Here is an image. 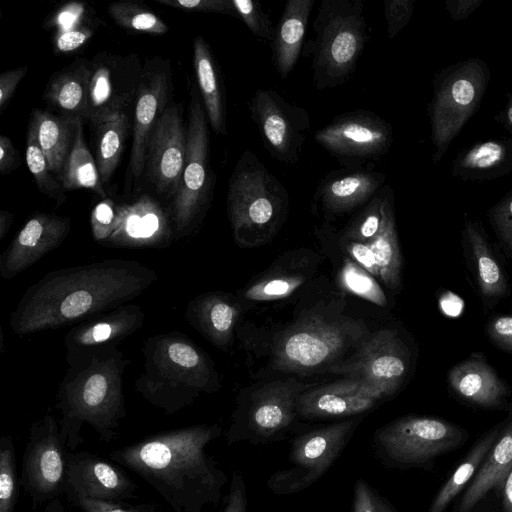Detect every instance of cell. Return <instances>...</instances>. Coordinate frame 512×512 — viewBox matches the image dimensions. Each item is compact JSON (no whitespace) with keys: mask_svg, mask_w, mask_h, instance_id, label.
<instances>
[{"mask_svg":"<svg viewBox=\"0 0 512 512\" xmlns=\"http://www.w3.org/2000/svg\"><path fill=\"white\" fill-rule=\"evenodd\" d=\"M221 434L217 425L161 432L116 449L109 458L139 475L174 512H202L219 503L228 481L206 452Z\"/></svg>","mask_w":512,"mask_h":512,"instance_id":"obj_1","label":"cell"},{"mask_svg":"<svg viewBox=\"0 0 512 512\" xmlns=\"http://www.w3.org/2000/svg\"><path fill=\"white\" fill-rule=\"evenodd\" d=\"M483 0H446V10L453 21L469 18L481 5Z\"/></svg>","mask_w":512,"mask_h":512,"instance_id":"obj_53","label":"cell"},{"mask_svg":"<svg viewBox=\"0 0 512 512\" xmlns=\"http://www.w3.org/2000/svg\"><path fill=\"white\" fill-rule=\"evenodd\" d=\"M302 283L298 276L277 275L266 277L250 286L245 296L253 301H271L289 296Z\"/></svg>","mask_w":512,"mask_h":512,"instance_id":"obj_37","label":"cell"},{"mask_svg":"<svg viewBox=\"0 0 512 512\" xmlns=\"http://www.w3.org/2000/svg\"><path fill=\"white\" fill-rule=\"evenodd\" d=\"M27 73V67L22 66L1 73L0 75V113L8 106L18 84Z\"/></svg>","mask_w":512,"mask_h":512,"instance_id":"obj_49","label":"cell"},{"mask_svg":"<svg viewBox=\"0 0 512 512\" xmlns=\"http://www.w3.org/2000/svg\"><path fill=\"white\" fill-rule=\"evenodd\" d=\"M82 512H159L152 504H129L124 501H100L79 496H66Z\"/></svg>","mask_w":512,"mask_h":512,"instance_id":"obj_41","label":"cell"},{"mask_svg":"<svg viewBox=\"0 0 512 512\" xmlns=\"http://www.w3.org/2000/svg\"><path fill=\"white\" fill-rule=\"evenodd\" d=\"M385 398L375 386L345 378L307 389L298 397L296 409L298 416L310 420L355 417L373 409Z\"/></svg>","mask_w":512,"mask_h":512,"instance_id":"obj_18","label":"cell"},{"mask_svg":"<svg viewBox=\"0 0 512 512\" xmlns=\"http://www.w3.org/2000/svg\"><path fill=\"white\" fill-rule=\"evenodd\" d=\"M467 434L443 419L404 416L378 428L372 442L376 455L387 466H424L437 456L459 447Z\"/></svg>","mask_w":512,"mask_h":512,"instance_id":"obj_5","label":"cell"},{"mask_svg":"<svg viewBox=\"0 0 512 512\" xmlns=\"http://www.w3.org/2000/svg\"><path fill=\"white\" fill-rule=\"evenodd\" d=\"M352 512H397L384 496L366 481H356L353 490Z\"/></svg>","mask_w":512,"mask_h":512,"instance_id":"obj_39","label":"cell"},{"mask_svg":"<svg viewBox=\"0 0 512 512\" xmlns=\"http://www.w3.org/2000/svg\"><path fill=\"white\" fill-rule=\"evenodd\" d=\"M374 254L379 278L395 289L401 281L402 257L395 223L394 193L390 188L385 201L384 221L378 235L367 242Z\"/></svg>","mask_w":512,"mask_h":512,"instance_id":"obj_27","label":"cell"},{"mask_svg":"<svg viewBox=\"0 0 512 512\" xmlns=\"http://www.w3.org/2000/svg\"><path fill=\"white\" fill-rule=\"evenodd\" d=\"M314 139L343 168H366L389 151L393 128L375 112L357 109L334 116Z\"/></svg>","mask_w":512,"mask_h":512,"instance_id":"obj_8","label":"cell"},{"mask_svg":"<svg viewBox=\"0 0 512 512\" xmlns=\"http://www.w3.org/2000/svg\"><path fill=\"white\" fill-rule=\"evenodd\" d=\"M499 434V430L496 428L477 442L440 488L428 512H444L450 502L461 492L472 477L475 476Z\"/></svg>","mask_w":512,"mask_h":512,"instance_id":"obj_31","label":"cell"},{"mask_svg":"<svg viewBox=\"0 0 512 512\" xmlns=\"http://www.w3.org/2000/svg\"><path fill=\"white\" fill-rule=\"evenodd\" d=\"M87 8L83 3L72 2L60 8L54 16L50 17L48 24L57 28V32L77 28L86 23Z\"/></svg>","mask_w":512,"mask_h":512,"instance_id":"obj_45","label":"cell"},{"mask_svg":"<svg viewBox=\"0 0 512 512\" xmlns=\"http://www.w3.org/2000/svg\"><path fill=\"white\" fill-rule=\"evenodd\" d=\"M108 13L118 26L130 31L162 35L169 29L149 7L137 2H113L108 6Z\"/></svg>","mask_w":512,"mask_h":512,"instance_id":"obj_32","label":"cell"},{"mask_svg":"<svg viewBox=\"0 0 512 512\" xmlns=\"http://www.w3.org/2000/svg\"><path fill=\"white\" fill-rule=\"evenodd\" d=\"M512 468V420L499 434L464 493L459 512H469L492 489L502 490Z\"/></svg>","mask_w":512,"mask_h":512,"instance_id":"obj_26","label":"cell"},{"mask_svg":"<svg viewBox=\"0 0 512 512\" xmlns=\"http://www.w3.org/2000/svg\"><path fill=\"white\" fill-rule=\"evenodd\" d=\"M96 164L101 181L108 184L120 162L131 121L127 113L94 125Z\"/></svg>","mask_w":512,"mask_h":512,"instance_id":"obj_28","label":"cell"},{"mask_svg":"<svg viewBox=\"0 0 512 512\" xmlns=\"http://www.w3.org/2000/svg\"><path fill=\"white\" fill-rule=\"evenodd\" d=\"M66 457L65 496L114 502L137 498L138 485L119 464L86 451H68Z\"/></svg>","mask_w":512,"mask_h":512,"instance_id":"obj_17","label":"cell"},{"mask_svg":"<svg viewBox=\"0 0 512 512\" xmlns=\"http://www.w3.org/2000/svg\"><path fill=\"white\" fill-rule=\"evenodd\" d=\"M248 499L245 480L239 471L231 477L229 493L222 512H247Z\"/></svg>","mask_w":512,"mask_h":512,"instance_id":"obj_47","label":"cell"},{"mask_svg":"<svg viewBox=\"0 0 512 512\" xmlns=\"http://www.w3.org/2000/svg\"><path fill=\"white\" fill-rule=\"evenodd\" d=\"M87 24L88 23L74 29L57 32L54 37L55 51L60 54H68L86 45L95 33L94 27Z\"/></svg>","mask_w":512,"mask_h":512,"instance_id":"obj_44","label":"cell"},{"mask_svg":"<svg viewBox=\"0 0 512 512\" xmlns=\"http://www.w3.org/2000/svg\"><path fill=\"white\" fill-rule=\"evenodd\" d=\"M465 235L472 250L482 294L487 297L503 296L507 292L506 278L481 227L478 223L467 220Z\"/></svg>","mask_w":512,"mask_h":512,"instance_id":"obj_29","label":"cell"},{"mask_svg":"<svg viewBox=\"0 0 512 512\" xmlns=\"http://www.w3.org/2000/svg\"><path fill=\"white\" fill-rule=\"evenodd\" d=\"M414 11L412 0H385L384 14L387 22V33L392 40L409 23Z\"/></svg>","mask_w":512,"mask_h":512,"instance_id":"obj_42","label":"cell"},{"mask_svg":"<svg viewBox=\"0 0 512 512\" xmlns=\"http://www.w3.org/2000/svg\"><path fill=\"white\" fill-rule=\"evenodd\" d=\"M488 217L499 239L512 253V190L490 208Z\"/></svg>","mask_w":512,"mask_h":512,"instance_id":"obj_40","label":"cell"},{"mask_svg":"<svg viewBox=\"0 0 512 512\" xmlns=\"http://www.w3.org/2000/svg\"><path fill=\"white\" fill-rule=\"evenodd\" d=\"M172 8L190 12H214L237 18L232 0H156Z\"/></svg>","mask_w":512,"mask_h":512,"instance_id":"obj_43","label":"cell"},{"mask_svg":"<svg viewBox=\"0 0 512 512\" xmlns=\"http://www.w3.org/2000/svg\"><path fill=\"white\" fill-rule=\"evenodd\" d=\"M172 73L169 60L155 56L143 64L142 77L134 103L133 140L126 180L137 183L145 173L149 137L170 104Z\"/></svg>","mask_w":512,"mask_h":512,"instance_id":"obj_14","label":"cell"},{"mask_svg":"<svg viewBox=\"0 0 512 512\" xmlns=\"http://www.w3.org/2000/svg\"><path fill=\"white\" fill-rule=\"evenodd\" d=\"M21 164L17 149L11 139L7 136H0V172L2 175L10 174Z\"/></svg>","mask_w":512,"mask_h":512,"instance_id":"obj_52","label":"cell"},{"mask_svg":"<svg viewBox=\"0 0 512 512\" xmlns=\"http://www.w3.org/2000/svg\"><path fill=\"white\" fill-rule=\"evenodd\" d=\"M78 120L42 109L31 112L29 123L35 128L51 172L60 182L73 147Z\"/></svg>","mask_w":512,"mask_h":512,"instance_id":"obj_25","label":"cell"},{"mask_svg":"<svg viewBox=\"0 0 512 512\" xmlns=\"http://www.w3.org/2000/svg\"><path fill=\"white\" fill-rule=\"evenodd\" d=\"M83 121L79 119L77 122L73 147L66 162L61 183L67 190L87 188L104 197L105 190L96 161L84 140Z\"/></svg>","mask_w":512,"mask_h":512,"instance_id":"obj_30","label":"cell"},{"mask_svg":"<svg viewBox=\"0 0 512 512\" xmlns=\"http://www.w3.org/2000/svg\"><path fill=\"white\" fill-rule=\"evenodd\" d=\"M340 281L349 292L377 305H386L387 300L379 284L370 273L356 262L345 261L340 273Z\"/></svg>","mask_w":512,"mask_h":512,"instance_id":"obj_36","label":"cell"},{"mask_svg":"<svg viewBox=\"0 0 512 512\" xmlns=\"http://www.w3.org/2000/svg\"><path fill=\"white\" fill-rule=\"evenodd\" d=\"M66 439L50 417L31 428L22 457L21 485L32 508L64 495L67 475Z\"/></svg>","mask_w":512,"mask_h":512,"instance_id":"obj_11","label":"cell"},{"mask_svg":"<svg viewBox=\"0 0 512 512\" xmlns=\"http://www.w3.org/2000/svg\"><path fill=\"white\" fill-rule=\"evenodd\" d=\"M502 494L504 512H512V468L506 476Z\"/></svg>","mask_w":512,"mask_h":512,"instance_id":"obj_57","label":"cell"},{"mask_svg":"<svg viewBox=\"0 0 512 512\" xmlns=\"http://www.w3.org/2000/svg\"><path fill=\"white\" fill-rule=\"evenodd\" d=\"M315 0H289L274 27L270 41L272 60L281 79L293 71L304 47V38Z\"/></svg>","mask_w":512,"mask_h":512,"instance_id":"obj_21","label":"cell"},{"mask_svg":"<svg viewBox=\"0 0 512 512\" xmlns=\"http://www.w3.org/2000/svg\"><path fill=\"white\" fill-rule=\"evenodd\" d=\"M512 172V137L477 141L461 150L451 165L452 177L486 181Z\"/></svg>","mask_w":512,"mask_h":512,"instance_id":"obj_20","label":"cell"},{"mask_svg":"<svg viewBox=\"0 0 512 512\" xmlns=\"http://www.w3.org/2000/svg\"><path fill=\"white\" fill-rule=\"evenodd\" d=\"M490 78L488 64L479 57L451 64L435 74L428 105L433 164L442 160L452 141L480 107Z\"/></svg>","mask_w":512,"mask_h":512,"instance_id":"obj_4","label":"cell"},{"mask_svg":"<svg viewBox=\"0 0 512 512\" xmlns=\"http://www.w3.org/2000/svg\"><path fill=\"white\" fill-rule=\"evenodd\" d=\"M26 163L38 189L58 203L65 200L64 187L49 167L40 147L34 126L29 123L26 140Z\"/></svg>","mask_w":512,"mask_h":512,"instance_id":"obj_33","label":"cell"},{"mask_svg":"<svg viewBox=\"0 0 512 512\" xmlns=\"http://www.w3.org/2000/svg\"><path fill=\"white\" fill-rule=\"evenodd\" d=\"M87 117L93 126L108 121L134 105L143 64L137 54L100 52L89 60Z\"/></svg>","mask_w":512,"mask_h":512,"instance_id":"obj_10","label":"cell"},{"mask_svg":"<svg viewBox=\"0 0 512 512\" xmlns=\"http://www.w3.org/2000/svg\"><path fill=\"white\" fill-rule=\"evenodd\" d=\"M43 512H73L68 510L60 498L53 499L46 503Z\"/></svg>","mask_w":512,"mask_h":512,"instance_id":"obj_59","label":"cell"},{"mask_svg":"<svg viewBox=\"0 0 512 512\" xmlns=\"http://www.w3.org/2000/svg\"><path fill=\"white\" fill-rule=\"evenodd\" d=\"M236 318L235 307L223 301H216L209 311V321L213 330L223 337L231 332Z\"/></svg>","mask_w":512,"mask_h":512,"instance_id":"obj_46","label":"cell"},{"mask_svg":"<svg viewBox=\"0 0 512 512\" xmlns=\"http://www.w3.org/2000/svg\"><path fill=\"white\" fill-rule=\"evenodd\" d=\"M407 368L402 341L395 331L384 329L365 341L348 362L332 365L328 370L367 382L389 397L402 384Z\"/></svg>","mask_w":512,"mask_h":512,"instance_id":"obj_15","label":"cell"},{"mask_svg":"<svg viewBox=\"0 0 512 512\" xmlns=\"http://www.w3.org/2000/svg\"><path fill=\"white\" fill-rule=\"evenodd\" d=\"M303 47L316 89L336 88L354 74L369 39L364 0H322Z\"/></svg>","mask_w":512,"mask_h":512,"instance_id":"obj_2","label":"cell"},{"mask_svg":"<svg viewBox=\"0 0 512 512\" xmlns=\"http://www.w3.org/2000/svg\"><path fill=\"white\" fill-rule=\"evenodd\" d=\"M111 327L108 324H100L92 331V337L96 341L105 340L111 334Z\"/></svg>","mask_w":512,"mask_h":512,"instance_id":"obj_58","label":"cell"},{"mask_svg":"<svg viewBox=\"0 0 512 512\" xmlns=\"http://www.w3.org/2000/svg\"><path fill=\"white\" fill-rule=\"evenodd\" d=\"M95 223L107 227L114 220L113 202L111 200H103L93 211Z\"/></svg>","mask_w":512,"mask_h":512,"instance_id":"obj_55","label":"cell"},{"mask_svg":"<svg viewBox=\"0 0 512 512\" xmlns=\"http://www.w3.org/2000/svg\"><path fill=\"white\" fill-rule=\"evenodd\" d=\"M506 99L504 108L494 118L512 137V89L506 93Z\"/></svg>","mask_w":512,"mask_h":512,"instance_id":"obj_56","label":"cell"},{"mask_svg":"<svg viewBox=\"0 0 512 512\" xmlns=\"http://www.w3.org/2000/svg\"><path fill=\"white\" fill-rule=\"evenodd\" d=\"M448 382L460 397L483 407H496L507 395L504 383L479 357L453 366L448 373Z\"/></svg>","mask_w":512,"mask_h":512,"instance_id":"obj_24","label":"cell"},{"mask_svg":"<svg viewBox=\"0 0 512 512\" xmlns=\"http://www.w3.org/2000/svg\"><path fill=\"white\" fill-rule=\"evenodd\" d=\"M207 120L203 102L194 91L188 114L186 159L175 194L176 214L181 220L190 218L213 193L215 175L209 162Z\"/></svg>","mask_w":512,"mask_h":512,"instance_id":"obj_13","label":"cell"},{"mask_svg":"<svg viewBox=\"0 0 512 512\" xmlns=\"http://www.w3.org/2000/svg\"><path fill=\"white\" fill-rule=\"evenodd\" d=\"M385 182L384 173L369 168L332 170L318 183L313 203L327 216H340L365 206Z\"/></svg>","mask_w":512,"mask_h":512,"instance_id":"obj_19","label":"cell"},{"mask_svg":"<svg viewBox=\"0 0 512 512\" xmlns=\"http://www.w3.org/2000/svg\"><path fill=\"white\" fill-rule=\"evenodd\" d=\"M187 153V126L179 104L170 103L149 137L145 174L161 194H176Z\"/></svg>","mask_w":512,"mask_h":512,"instance_id":"obj_16","label":"cell"},{"mask_svg":"<svg viewBox=\"0 0 512 512\" xmlns=\"http://www.w3.org/2000/svg\"><path fill=\"white\" fill-rule=\"evenodd\" d=\"M170 359L184 367H194L199 362L197 352L183 343H173L168 349Z\"/></svg>","mask_w":512,"mask_h":512,"instance_id":"obj_54","label":"cell"},{"mask_svg":"<svg viewBox=\"0 0 512 512\" xmlns=\"http://www.w3.org/2000/svg\"><path fill=\"white\" fill-rule=\"evenodd\" d=\"M193 63L208 122L216 134L225 136L227 121L224 84L210 46L202 36L195 37L193 41Z\"/></svg>","mask_w":512,"mask_h":512,"instance_id":"obj_23","label":"cell"},{"mask_svg":"<svg viewBox=\"0 0 512 512\" xmlns=\"http://www.w3.org/2000/svg\"><path fill=\"white\" fill-rule=\"evenodd\" d=\"M488 335L498 346L512 351V315L493 318L488 325Z\"/></svg>","mask_w":512,"mask_h":512,"instance_id":"obj_48","label":"cell"},{"mask_svg":"<svg viewBox=\"0 0 512 512\" xmlns=\"http://www.w3.org/2000/svg\"><path fill=\"white\" fill-rule=\"evenodd\" d=\"M20 488L15 446L10 436H3L0 439V512L15 511Z\"/></svg>","mask_w":512,"mask_h":512,"instance_id":"obj_35","label":"cell"},{"mask_svg":"<svg viewBox=\"0 0 512 512\" xmlns=\"http://www.w3.org/2000/svg\"><path fill=\"white\" fill-rule=\"evenodd\" d=\"M361 415L298 434L290 444L292 467L274 472L267 486L275 495L303 491L319 480L335 463L362 422Z\"/></svg>","mask_w":512,"mask_h":512,"instance_id":"obj_6","label":"cell"},{"mask_svg":"<svg viewBox=\"0 0 512 512\" xmlns=\"http://www.w3.org/2000/svg\"><path fill=\"white\" fill-rule=\"evenodd\" d=\"M248 110L268 153L284 164L299 162L311 127L308 111L274 89L262 88L251 97Z\"/></svg>","mask_w":512,"mask_h":512,"instance_id":"obj_12","label":"cell"},{"mask_svg":"<svg viewBox=\"0 0 512 512\" xmlns=\"http://www.w3.org/2000/svg\"><path fill=\"white\" fill-rule=\"evenodd\" d=\"M92 296L86 291H78L70 294L61 304V313L67 318L81 316L92 305Z\"/></svg>","mask_w":512,"mask_h":512,"instance_id":"obj_51","label":"cell"},{"mask_svg":"<svg viewBox=\"0 0 512 512\" xmlns=\"http://www.w3.org/2000/svg\"><path fill=\"white\" fill-rule=\"evenodd\" d=\"M89 80V60L77 58L51 76L43 97L56 114L86 120Z\"/></svg>","mask_w":512,"mask_h":512,"instance_id":"obj_22","label":"cell"},{"mask_svg":"<svg viewBox=\"0 0 512 512\" xmlns=\"http://www.w3.org/2000/svg\"><path fill=\"white\" fill-rule=\"evenodd\" d=\"M359 334L353 322L310 317L280 338L274 348L273 366L284 372L315 371L338 359Z\"/></svg>","mask_w":512,"mask_h":512,"instance_id":"obj_7","label":"cell"},{"mask_svg":"<svg viewBox=\"0 0 512 512\" xmlns=\"http://www.w3.org/2000/svg\"><path fill=\"white\" fill-rule=\"evenodd\" d=\"M227 207L236 236L252 244L272 236L284 222L289 195L256 154L245 150L228 180Z\"/></svg>","mask_w":512,"mask_h":512,"instance_id":"obj_3","label":"cell"},{"mask_svg":"<svg viewBox=\"0 0 512 512\" xmlns=\"http://www.w3.org/2000/svg\"><path fill=\"white\" fill-rule=\"evenodd\" d=\"M346 248L354 262L370 273L373 277L379 278L376 260L368 243L348 241Z\"/></svg>","mask_w":512,"mask_h":512,"instance_id":"obj_50","label":"cell"},{"mask_svg":"<svg viewBox=\"0 0 512 512\" xmlns=\"http://www.w3.org/2000/svg\"><path fill=\"white\" fill-rule=\"evenodd\" d=\"M307 389L306 384L290 379L272 382L255 391L244 416L227 431V443L248 441L265 445L282 439L298 416V397Z\"/></svg>","mask_w":512,"mask_h":512,"instance_id":"obj_9","label":"cell"},{"mask_svg":"<svg viewBox=\"0 0 512 512\" xmlns=\"http://www.w3.org/2000/svg\"><path fill=\"white\" fill-rule=\"evenodd\" d=\"M237 18H240L250 32L258 39L270 42L274 27L262 5L254 0H232Z\"/></svg>","mask_w":512,"mask_h":512,"instance_id":"obj_38","label":"cell"},{"mask_svg":"<svg viewBox=\"0 0 512 512\" xmlns=\"http://www.w3.org/2000/svg\"><path fill=\"white\" fill-rule=\"evenodd\" d=\"M390 186L383 188L365 205L347 228L344 237L348 241L369 242L380 232L384 221V209Z\"/></svg>","mask_w":512,"mask_h":512,"instance_id":"obj_34","label":"cell"}]
</instances>
